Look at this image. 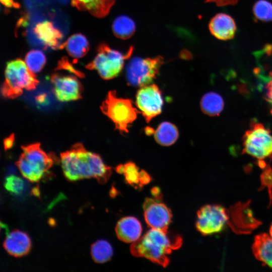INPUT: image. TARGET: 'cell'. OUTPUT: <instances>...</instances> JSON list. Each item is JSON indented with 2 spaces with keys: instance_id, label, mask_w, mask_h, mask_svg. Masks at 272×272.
<instances>
[{
  "instance_id": "1",
  "label": "cell",
  "mask_w": 272,
  "mask_h": 272,
  "mask_svg": "<svg viewBox=\"0 0 272 272\" xmlns=\"http://www.w3.org/2000/svg\"><path fill=\"white\" fill-rule=\"evenodd\" d=\"M60 162L64 176L72 181L94 178L103 184L112 174L111 168L104 164L101 157L87 151L81 143L61 153Z\"/></svg>"
},
{
  "instance_id": "2",
  "label": "cell",
  "mask_w": 272,
  "mask_h": 272,
  "mask_svg": "<svg viewBox=\"0 0 272 272\" xmlns=\"http://www.w3.org/2000/svg\"><path fill=\"white\" fill-rule=\"evenodd\" d=\"M182 244L181 236L166 230L151 228L144 236L133 242L131 253L144 257L163 267L169 263L168 257L172 251L180 248Z\"/></svg>"
},
{
  "instance_id": "3",
  "label": "cell",
  "mask_w": 272,
  "mask_h": 272,
  "mask_svg": "<svg viewBox=\"0 0 272 272\" xmlns=\"http://www.w3.org/2000/svg\"><path fill=\"white\" fill-rule=\"evenodd\" d=\"M5 77L1 91L2 95L9 99L18 97L22 94L24 90L35 89L39 83L35 74L20 58L7 63Z\"/></svg>"
},
{
  "instance_id": "4",
  "label": "cell",
  "mask_w": 272,
  "mask_h": 272,
  "mask_svg": "<svg viewBox=\"0 0 272 272\" xmlns=\"http://www.w3.org/2000/svg\"><path fill=\"white\" fill-rule=\"evenodd\" d=\"M23 152L16 162L21 174L32 182L40 181L53 164L52 155L40 147L39 143L22 147Z\"/></svg>"
},
{
  "instance_id": "5",
  "label": "cell",
  "mask_w": 272,
  "mask_h": 272,
  "mask_svg": "<svg viewBox=\"0 0 272 272\" xmlns=\"http://www.w3.org/2000/svg\"><path fill=\"white\" fill-rule=\"evenodd\" d=\"M133 51L131 46L123 53L111 48L105 43H101L97 47V54L94 59L86 65L88 70H95L104 80H110L117 76L122 71L124 61L129 58Z\"/></svg>"
},
{
  "instance_id": "6",
  "label": "cell",
  "mask_w": 272,
  "mask_h": 272,
  "mask_svg": "<svg viewBox=\"0 0 272 272\" xmlns=\"http://www.w3.org/2000/svg\"><path fill=\"white\" fill-rule=\"evenodd\" d=\"M101 110L121 133L128 132V127L139 113L131 100L118 97L115 91L108 92L101 106Z\"/></svg>"
},
{
  "instance_id": "7",
  "label": "cell",
  "mask_w": 272,
  "mask_h": 272,
  "mask_svg": "<svg viewBox=\"0 0 272 272\" xmlns=\"http://www.w3.org/2000/svg\"><path fill=\"white\" fill-rule=\"evenodd\" d=\"M164 62V58L160 55L153 58L133 57L125 69L128 84L140 88L151 84L157 78Z\"/></svg>"
},
{
  "instance_id": "8",
  "label": "cell",
  "mask_w": 272,
  "mask_h": 272,
  "mask_svg": "<svg viewBox=\"0 0 272 272\" xmlns=\"http://www.w3.org/2000/svg\"><path fill=\"white\" fill-rule=\"evenodd\" d=\"M242 154L259 161L272 158V134L260 123H254L243 137Z\"/></svg>"
},
{
  "instance_id": "9",
  "label": "cell",
  "mask_w": 272,
  "mask_h": 272,
  "mask_svg": "<svg viewBox=\"0 0 272 272\" xmlns=\"http://www.w3.org/2000/svg\"><path fill=\"white\" fill-rule=\"evenodd\" d=\"M228 219L227 212L223 207L205 205L197 212L196 228L203 235H211L221 232Z\"/></svg>"
},
{
  "instance_id": "10",
  "label": "cell",
  "mask_w": 272,
  "mask_h": 272,
  "mask_svg": "<svg viewBox=\"0 0 272 272\" xmlns=\"http://www.w3.org/2000/svg\"><path fill=\"white\" fill-rule=\"evenodd\" d=\"M135 103L149 123L162 111L163 100L161 90L155 84L142 87L137 93Z\"/></svg>"
},
{
  "instance_id": "11",
  "label": "cell",
  "mask_w": 272,
  "mask_h": 272,
  "mask_svg": "<svg viewBox=\"0 0 272 272\" xmlns=\"http://www.w3.org/2000/svg\"><path fill=\"white\" fill-rule=\"evenodd\" d=\"M50 80L55 96L59 101L68 102L81 98L83 88L76 76L54 74Z\"/></svg>"
},
{
  "instance_id": "12",
  "label": "cell",
  "mask_w": 272,
  "mask_h": 272,
  "mask_svg": "<svg viewBox=\"0 0 272 272\" xmlns=\"http://www.w3.org/2000/svg\"><path fill=\"white\" fill-rule=\"evenodd\" d=\"M145 220L151 228L166 230L172 218L170 210L157 199L147 198L143 204Z\"/></svg>"
},
{
  "instance_id": "13",
  "label": "cell",
  "mask_w": 272,
  "mask_h": 272,
  "mask_svg": "<svg viewBox=\"0 0 272 272\" xmlns=\"http://www.w3.org/2000/svg\"><path fill=\"white\" fill-rule=\"evenodd\" d=\"M3 246L9 254L20 257L29 253L31 248V242L27 234L15 230L8 233Z\"/></svg>"
},
{
  "instance_id": "14",
  "label": "cell",
  "mask_w": 272,
  "mask_h": 272,
  "mask_svg": "<svg viewBox=\"0 0 272 272\" xmlns=\"http://www.w3.org/2000/svg\"><path fill=\"white\" fill-rule=\"evenodd\" d=\"M209 28L216 38L227 40L233 38L236 31V25L232 17L225 13H219L210 21Z\"/></svg>"
},
{
  "instance_id": "15",
  "label": "cell",
  "mask_w": 272,
  "mask_h": 272,
  "mask_svg": "<svg viewBox=\"0 0 272 272\" xmlns=\"http://www.w3.org/2000/svg\"><path fill=\"white\" fill-rule=\"evenodd\" d=\"M34 32L45 46L53 49L62 48V43H60L62 34L51 22L44 21L37 23L34 28Z\"/></svg>"
},
{
  "instance_id": "16",
  "label": "cell",
  "mask_w": 272,
  "mask_h": 272,
  "mask_svg": "<svg viewBox=\"0 0 272 272\" xmlns=\"http://www.w3.org/2000/svg\"><path fill=\"white\" fill-rule=\"evenodd\" d=\"M142 225L139 221L133 217H126L117 223L115 232L118 238L125 243H133L141 235Z\"/></svg>"
},
{
  "instance_id": "17",
  "label": "cell",
  "mask_w": 272,
  "mask_h": 272,
  "mask_svg": "<svg viewBox=\"0 0 272 272\" xmlns=\"http://www.w3.org/2000/svg\"><path fill=\"white\" fill-rule=\"evenodd\" d=\"M115 0H71V4L78 10L88 12L97 18L107 16Z\"/></svg>"
},
{
  "instance_id": "18",
  "label": "cell",
  "mask_w": 272,
  "mask_h": 272,
  "mask_svg": "<svg viewBox=\"0 0 272 272\" xmlns=\"http://www.w3.org/2000/svg\"><path fill=\"white\" fill-rule=\"evenodd\" d=\"M252 252L255 257L272 268V237L261 233L254 237Z\"/></svg>"
},
{
  "instance_id": "19",
  "label": "cell",
  "mask_w": 272,
  "mask_h": 272,
  "mask_svg": "<svg viewBox=\"0 0 272 272\" xmlns=\"http://www.w3.org/2000/svg\"><path fill=\"white\" fill-rule=\"evenodd\" d=\"M69 54L75 59L84 57L89 50V43L86 37L81 33L71 36L62 43Z\"/></svg>"
},
{
  "instance_id": "20",
  "label": "cell",
  "mask_w": 272,
  "mask_h": 272,
  "mask_svg": "<svg viewBox=\"0 0 272 272\" xmlns=\"http://www.w3.org/2000/svg\"><path fill=\"white\" fill-rule=\"evenodd\" d=\"M136 25L134 21L127 16H117L113 21L112 30L117 38L126 40L130 38L134 33Z\"/></svg>"
},
{
  "instance_id": "21",
  "label": "cell",
  "mask_w": 272,
  "mask_h": 272,
  "mask_svg": "<svg viewBox=\"0 0 272 272\" xmlns=\"http://www.w3.org/2000/svg\"><path fill=\"white\" fill-rule=\"evenodd\" d=\"M179 133L177 127L169 122L161 123L154 132L156 142L164 146L173 144L177 140Z\"/></svg>"
},
{
  "instance_id": "22",
  "label": "cell",
  "mask_w": 272,
  "mask_h": 272,
  "mask_svg": "<svg viewBox=\"0 0 272 272\" xmlns=\"http://www.w3.org/2000/svg\"><path fill=\"white\" fill-rule=\"evenodd\" d=\"M224 102L222 97L215 92L204 95L200 101V108L206 114L215 116L220 114L223 109Z\"/></svg>"
},
{
  "instance_id": "23",
  "label": "cell",
  "mask_w": 272,
  "mask_h": 272,
  "mask_svg": "<svg viewBox=\"0 0 272 272\" xmlns=\"http://www.w3.org/2000/svg\"><path fill=\"white\" fill-rule=\"evenodd\" d=\"M91 254L95 262L103 263L111 259L113 255V249L108 242L99 240L92 245Z\"/></svg>"
},
{
  "instance_id": "24",
  "label": "cell",
  "mask_w": 272,
  "mask_h": 272,
  "mask_svg": "<svg viewBox=\"0 0 272 272\" xmlns=\"http://www.w3.org/2000/svg\"><path fill=\"white\" fill-rule=\"evenodd\" d=\"M25 62L28 69L35 74L42 70L46 63V57L42 51L33 49L26 55Z\"/></svg>"
},
{
  "instance_id": "25",
  "label": "cell",
  "mask_w": 272,
  "mask_h": 272,
  "mask_svg": "<svg viewBox=\"0 0 272 272\" xmlns=\"http://www.w3.org/2000/svg\"><path fill=\"white\" fill-rule=\"evenodd\" d=\"M116 171L123 174L128 183L131 185L140 184V172L138 167L134 163L128 162L124 165H119L116 168Z\"/></svg>"
},
{
  "instance_id": "26",
  "label": "cell",
  "mask_w": 272,
  "mask_h": 272,
  "mask_svg": "<svg viewBox=\"0 0 272 272\" xmlns=\"http://www.w3.org/2000/svg\"><path fill=\"white\" fill-rule=\"evenodd\" d=\"M253 14L256 18L262 21L272 20V4L265 0H259L254 5Z\"/></svg>"
},
{
  "instance_id": "27",
  "label": "cell",
  "mask_w": 272,
  "mask_h": 272,
  "mask_svg": "<svg viewBox=\"0 0 272 272\" xmlns=\"http://www.w3.org/2000/svg\"><path fill=\"white\" fill-rule=\"evenodd\" d=\"M24 181L20 177L11 175L7 176L5 180L4 187L10 193L15 194H20L25 188Z\"/></svg>"
},
{
  "instance_id": "28",
  "label": "cell",
  "mask_w": 272,
  "mask_h": 272,
  "mask_svg": "<svg viewBox=\"0 0 272 272\" xmlns=\"http://www.w3.org/2000/svg\"><path fill=\"white\" fill-rule=\"evenodd\" d=\"M56 70H64L79 77H84V74L81 72L76 70L72 64L68 62L66 58H62L58 63Z\"/></svg>"
},
{
  "instance_id": "29",
  "label": "cell",
  "mask_w": 272,
  "mask_h": 272,
  "mask_svg": "<svg viewBox=\"0 0 272 272\" xmlns=\"http://www.w3.org/2000/svg\"><path fill=\"white\" fill-rule=\"evenodd\" d=\"M206 3H214L217 6L222 7L229 5H234L238 0H206Z\"/></svg>"
},
{
  "instance_id": "30",
  "label": "cell",
  "mask_w": 272,
  "mask_h": 272,
  "mask_svg": "<svg viewBox=\"0 0 272 272\" xmlns=\"http://www.w3.org/2000/svg\"><path fill=\"white\" fill-rule=\"evenodd\" d=\"M270 80L266 86V100L272 106V73H270Z\"/></svg>"
},
{
  "instance_id": "31",
  "label": "cell",
  "mask_w": 272,
  "mask_h": 272,
  "mask_svg": "<svg viewBox=\"0 0 272 272\" xmlns=\"http://www.w3.org/2000/svg\"><path fill=\"white\" fill-rule=\"evenodd\" d=\"M151 178L149 175L145 171L142 170L140 172V182L141 185L147 184L150 182Z\"/></svg>"
},
{
  "instance_id": "32",
  "label": "cell",
  "mask_w": 272,
  "mask_h": 272,
  "mask_svg": "<svg viewBox=\"0 0 272 272\" xmlns=\"http://www.w3.org/2000/svg\"><path fill=\"white\" fill-rule=\"evenodd\" d=\"M1 3L6 7L18 8L19 5L15 3L14 0H1Z\"/></svg>"
},
{
  "instance_id": "33",
  "label": "cell",
  "mask_w": 272,
  "mask_h": 272,
  "mask_svg": "<svg viewBox=\"0 0 272 272\" xmlns=\"http://www.w3.org/2000/svg\"><path fill=\"white\" fill-rule=\"evenodd\" d=\"M14 139L13 135H11L5 140L4 144L5 149H9L12 147L13 144Z\"/></svg>"
},
{
  "instance_id": "34",
  "label": "cell",
  "mask_w": 272,
  "mask_h": 272,
  "mask_svg": "<svg viewBox=\"0 0 272 272\" xmlns=\"http://www.w3.org/2000/svg\"><path fill=\"white\" fill-rule=\"evenodd\" d=\"M269 235L272 237V224H271L269 228Z\"/></svg>"
}]
</instances>
